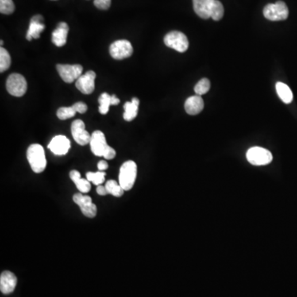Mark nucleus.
<instances>
[{
	"instance_id": "obj_1",
	"label": "nucleus",
	"mask_w": 297,
	"mask_h": 297,
	"mask_svg": "<svg viewBox=\"0 0 297 297\" xmlns=\"http://www.w3.org/2000/svg\"><path fill=\"white\" fill-rule=\"evenodd\" d=\"M91 151L96 156H102L106 159H113L116 156V151L114 148L109 146L107 144L105 135L100 131H95L91 135L90 140Z\"/></svg>"
},
{
	"instance_id": "obj_2",
	"label": "nucleus",
	"mask_w": 297,
	"mask_h": 297,
	"mask_svg": "<svg viewBox=\"0 0 297 297\" xmlns=\"http://www.w3.org/2000/svg\"><path fill=\"white\" fill-rule=\"evenodd\" d=\"M27 158L33 172L40 174L46 169L47 159L44 148L40 144H31L27 151Z\"/></svg>"
},
{
	"instance_id": "obj_3",
	"label": "nucleus",
	"mask_w": 297,
	"mask_h": 297,
	"mask_svg": "<svg viewBox=\"0 0 297 297\" xmlns=\"http://www.w3.org/2000/svg\"><path fill=\"white\" fill-rule=\"evenodd\" d=\"M137 176V165L132 160L125 162L121 166L119 174V183L125 191H130L133 187Z\"/></svg>"
},
{
	"instance_id": "obj_4",
	"label": "nucleus",
	"mask_w": 297,
	"mask_h": 297,
	"mask_svg": "<svg viewBox=\"0 0 297 297\" xmlns=\"http://www.w3.org/2000/svg\"><path fill=\"white\" fill-rule=\"evenodd\" d=\"M263 15L270 21H282L288 17L289 10L287 5L282 1L266 5L263 9Z\"/></svg>"
},
{
	"instance_id": "obj_5",
	"label": "nucleus",
	"mask_w": 297,
	"mask_h": 297,
	"mask_svg": "<svg viewBox=\"0 0 297 297\" xmlns=\"http://www.w3.org/2000/svg\"><path fill=\"white\" fill-rule=\"evenodd\" d=\"M247 160L256 166L267 165L272 161V155L269 151L262 147H252L247 151Z\"/></svg>"
},
{
	"instance_id": "obj_6",
	"label": "nucleus",
	"mask_w": 297,
	"mask_h": 297,
	"mask_svg": "<svg viewBox=\"0 0 297 297\" xmlns=\"http://www.w3.org/2000/svg\"><path fill=\"white\" fill-rule=\"evenodd\" d=\"M164 44L170 48L178 51V52H185L188 48L189 43L186 35L183 32L178 31H173L168 32V34L164 36Z\"/></svg>"
},
{
	"instance_id": "obj_7",
	"label": "nucleus",
	"mask_w": 297,
	"mask_h": 297,
	"mask_svg": "<svg viewBox=\"0 0 297 297\" xmlns=\"http://www.w3.org/2000/svg\"><path fill=\"white\" fill-rule=\"evenodd\" d=\"M7 90L11 95L22 97L26 94L28 83L22 74H12L9 75L6 82Z\"/></svg>"
},
{
	"instance_id": "obj_8",
	"label": "nucleus",
	"mask_w": 297,
	"mask_h": 297,
	"mask_svg": "<svg viewBox=\"0 0 297 297\" xmlns=\"http://www.w3.org/2000/svg\"><path fill=\"white\" fill-rule=\"evenodd\" d=\"M56 69L66 83H73L83 74V67L80 65H57Z\"/></svg>"
},
{
	"instance_id": "obj_9",
	"label": "nucleus",
	"mask_w": 297,
	"mask_h": 297,
	"mask_svg": "<svg viewBox=\"0 0 297 297\" xmlns=\"http://www.w3.org/2000/svg\"><path fill=\"white\" fill-rule=\"evenodd\" d=\"M133 53L132 43L128 40H116L111 45L110 55L113 59H123L128 58Z\"/></svg>"
},
{
	"instance_id": "obj_10",
	"label": "nucleus",
	"mask_w": 297,
	"mask_h": 297,
	"mask_svg": "<svg viewBox=\"0 0 297 297\" xmlns=\"http://www.w3.org/2000/svg\"><path fill=\"white\" fill-rule=\"evenodd\" d=\"M74 202L80 207L81 211L85 217L94 218L97 215V206L93 203L92 198L89 196L83 195V193H76L73 197Z\"/></svg>"
},
{
	"instance_id": "obj_11",
	"label": "nucleus",
	"mask_w": 297,
	"mask_h": 297,
	"mask_svg": "<svg viewBox=\"0 0 297 297\" xmlns=\"http://www.w3.org/2000/svg\"><path fill=\"white\" fill-rule=\"evenodd\" d=\"M73 138L79 145H86L90 143L91 136L85 129V124L81 120H75L71 125Z\"/></svg>"
},
{
	"instance_id": "obj_12",
	"label": "nucleus",
	"mask_w": 297,
	"mask_h": 297,
	"mask_svg": "<svg viewBox=\"0 0 297 297\" xmlns=\"http://www.w3.org/2000/svg\"><path fill=\"white\" fill-rule=\"evenodd\" d=\"M95 72L89 70L77 79L75 85L82 94H91L95 89Z\"/></svg>"
},
{
	"instance_id": "obj_13",
	"label": "nucleus",
	"mask_w": 297,
	"mask_h": 297,
	"mask_svg": "<svg viewBox=\"0 0 297 297\" xmlns=\"http://www.w3.org/2000/svg\"><path fill=\"white\" fill-rule=\"evenodd\" d=\"M70 140L65 136H56L48 144V148L56 155H65L70 148Z\"/></svg>"
},
{
	"instance_id": "obj_14",
	"label": "nucleus",
	"mask_w": 297,
	"mask_h": 297,
	"mask_svg": "<svg viewBox=\"0 0 297 297\" xmlns=\"http://www.w3.org/2000/svg\"><path fill=\"white\" fill-rule=\"evenodd\" d=\"M17 278L13 272H9V271L3 272L0 276L1 292L4 293L5 295L13 292L15 287L17 286Z\"/></svg>"
},
{
	"instance_id": "obj_15",
	"label": "nucleus",
	"mask_w": 297,
	"mask_h": 297,
	"mask_svg": "<svg viewBox=\"0 0 297 297\" xmlns=\"http://www.w3.org/2000/svg\"><path fill=\"white\" fill-rule=\"evenodd\" d=\"M43 21V17L40 15H36L31 19L28 33L26 36L28 40H31L32 38L38 39L40 37V33L45 29Z\"/></svg>"
},
{
	"instance_id": "obj_16",
	"label": "nucleus",
	"mask_w": 297,
	"mask_h": 297,
	"mask_svg": "<svg viewBox=\"0 0 297 297\" xmlns=\"http://www.w3.org/2000/svg\"><path fill=\"white\" fill-rule=\"evenodd\" d=\"M69 26L66 23H59L56 29L52 32L51 40L56 47H63L67 41Z\"/></svg>"
},
{
	"instance_id": "obj_17",
	"label": "nucleus",
	"mask_w": 297,
	"mask_h": 297,
	"mask_svg": "<svg viewBox=\"0 0 297 297\" xmlns=\"http://www.w3.org/2000/svg\"><path fill=\"white\" fill-rule=\"evenodd\" d=\"M184 108L187 114H199L204 109L203 99L199 95L192 96L186 100Z\"/></svg>"
},
{
	"instance_id": "obj_18",
	"label": "nucleus",
	"mask_w": 297,
	"mask_h": 297,
	"mask_svg": "<svg viewBox=\"0 0 297 297\" xmlns=\"http://www.w3.org/2000/svg\"><path fill=\"white\" fill-rule=\"evenodd\" d=\"M70 177L71 180L74 182V184L76 185V187L78 188L81 193H87L91 190V184L88 179L84 178H81L80 173L77 170H72L70 173Z\"/></svg>"
},
{
	"instance_id": "obj_19",
	"label": "nucleus",
	"mask_w": 297,
	"mask_h": 297,
	"mask_svg": "<svg viewBox=\"0 0 297 297\" xmlns=\"http://www.w3.org/2000/svg\"><path fill=\"white\" fill-rule=\"evenodd\" d=\"M139 105H140V100L137 98H132V102H125L124 105L123 117L126 121H131L136 118L138 114Z\"/></svg>"
},
{
	"instance_id": "obj_20",
	"label": "nucleus",
	"mask_w": 297,
	"mask_h": 297,
	"mask_svg": "<svg viewBox=\"0 0 297 297\" xmlns=\"http://www.w3.org/2000/svg\"><path fill=\"white\" fill-rule=\"evenodd\" d=\"M209 1L210 0H193V9L195 13L203 19H208L210 17Z\"/></svg>"
},
{
	"instance_id": "obj_21",
	"label": "nucleus",
	"mask_w": 297,
	"mask_h": 297,
	"mask_svg": "<svg viewBox=\"0 0 297 297\" xmlns=\"http://www.w3.org/2000/svg\"><path fill=\"white\" fill-rule=\"evenodd\" d=\"M209 14L215 21H219L224 16V7L218 0L209 1Z\"/></svg>"
},
{
	"instance_id": "obj_22",
	"label": "nucleus",
	"mask_w": 297,
	"mask_h": 297,
	"mask_svg": "<svg viewBox=\"0 0 297 297\" xmlns=\"http://www.w3.org/2000/svg\"><path fill=\"white\" fill-rule=\"evenodd\" d=\"M277 93L282 102L289 104L292 102L293 94L291 89L285 83L278 82L276 84Z\"/></svg>"
},
{
	"instance_id": "obj_23",
	"label": "nucleus",
	"mask_w": 297,
	"mask_h": 297,
	"mask_svg": "<svg viewBox=\"0 0 297 297\" xmlns=\"http://www.w3.org/2000/svg\"><path fill=\"white\" fill-rule=\"evenodd\" d=\"M105 187H106L109 194H112V195L114 196V197H117V198H120V197L123 195L124 191H125L121 187L120 183H117V181L115 180L108 181L106 185H105Z\"/></svg>"
},
{
	"instance_id": "obj_24",
	"label": "nucleus",
	"mask_w": 297,
	"mask_h": 297,
	"mask_svg": "<svg viewBox=\"0 0 297 297\" xmlns=\"http://www.w3.org/2000/svg\"><path fill=\"white\" fill-rule=\"evenodd\" d=\"M98 102H99V113L102 115L107 114L109 113V108L112 105V95L103 93L98 98Z\"/></svg>"
},
{
	"instance_id": "obj_25",
	"label": "nucleus",
	"mask_w": 297,
	"mask_h": 297,
	"mask_svg": "<svg viewBox=\"0 0 297 297\" xmlns=\"http://www.w3.org/2000/svg\"><path fill=\"white\" fill-rule=\"evenodd\" d=\"M11 65V57L9 52L4 47L0 48V72L9 70Z\"/></svg>"
},
{
	"instance_id": "obj_26",
	"label": "nucleus",
	"mask_w": 297,
	"mask_h": 297,
	"mask_svg": "<svg viewBox=\"0 0 297 297\" xmlns=\"http://www.w3.org/2000/svg\"><path fill=\"white\" fill-rule=\"evenodd\" d=\"M105 176H106V173L103 172V171L97 173L89 172L86 174L88 180L94 183V185H97V186H99L104 183Z\"/></svg>"
},
{
	"instance_id": "obj_27",
	"label": "nucleus",
	"mask_w": 297,
	"mask_h": 297,
	"mask_svg": "<svg viewBox=\"0 0 297 297\" xmlns=\"http://www.w3.org/2000/svg\"><path fill=\"white\" fill-rule=\"evenodd\" d=\"M210 89V83L209 79L204 78L201 79L194 88V91L196 92L197 95L202 96L206 94Z\"/></svg>"
},
{
	"instance_id": "obj_28",
	"label": "nucleus",
	"mask_w": 297,
	"mask_h": 297,
	"mask_svg": "<svg viewBox=\"0 0 297 297\" xmlns=\"http://www.w3.org/2000/svg\"><path fill=\"white\" fill-rule=\"evenodd\" d=\"M76 111L74 109V107H63L58 109L57 117L60 120H66V119L71 118L76 114Z\"/></svg>"
},
{
	"instance_id": "obj_29",
	"label": "nucleus",
	"mask_w": 297,
	"mask_h": 297,
	"mask_svg": "<svg viewBox=\"0 0 297 297\" xmlns=\"http://www.w3.org/2000/svg\"><path fill=\"white\" fill-rule=\"evenodd\" d=\"M15 5L13 0H0V12L3 14H12L14 12Z\"/></svg>"
},
{
	"instance_id": "obj_30",
	"label": "nucleus",
	"mask_w": 297,
	"mask_h": 297,
	"mask_svg": "<svg viewBox=\"0 0 297 297\" xmlns=\"http://www.w3.org/2000/svg\"><path fill=\"white\" fill-rule=\"evenodd\" d=\"M94 5L98 9L107 10L111 6V0H94Z\"/></svg>"
},
{
	"instance_id": "obj_31",
	"label": "nucleus",
	"mask_w": 297,
	"mask_h": 297,
	"mask_svg": "<svg viewBox=\"0 0 297 297\" xmlns=\"http://www.w3.org/2000/svg\"><path fill=\"white\" fill-rule=\"evenodd\" d=\"M73 107H74V109H75L77 113H81V114L86 113L88 110L87 105L83 102H76V103H74L73 105Z\"/></svg>"
},
{
	"instance_id": "obj_32",
	"label": "nucleus",
	"mask_w": 297,
	"mask_h": 297,
	"mask_svg": "<svg viewBox=\"0 0 297 297\" xmlns=\"http://www.w3.org/2000/svg\"><path fill=\"white\" fill-rule=\"evenodd\" d=\"M97 193H98V195L101 196H106L107 194H109L106 187H105V186H102V185H99V186H98V187H97Z\"/></svg>"
},
{
	"instance_id": "obj_33",
	"label": "nucleus",
	"mask_w": 297,
	"mask_h": 297,
	"mask_svg": "<svg viewBox=\"0 0 297 297\" xmlns=\"http://www.w3.org/2000/svg\"><path fill=\"white\" fill-rule=\"evenodd\" d=\"M98 168L100 171H104V170H106L107 168H109V164L106 161L101 160V161L98 162Z\"/></svg>"
},
{
	"instance_id": "obj_34",
	"label": "nucleus",
	"mask_w": 297,
	"mask_h": 297,
	"mask_svg": "<svg viewBox=\"0 0 297 297\" xmlns=\"http://www.w3.org/2000/svg\"><path fill=\"white\" fill-rule=\"evenodd\" d=\"M120 102V99L116 95H112V105H117Z\"/></svg>"
},
{
	"instance_id": "obj_35",
	"label": "nucleus",
	"mask_w": 297,
	"mask_h": 297,
	"mask_svg": "<svg viewBox=\"0 0 297 297\" xmlns=\"http://www.w3.org/2000/svg\"><path fill=\"white\" fill-rule=\"evenodd\" d=\"M3 44H4V41H3V40H1V46H3Z\"/></svg>"
}]
</instances>
